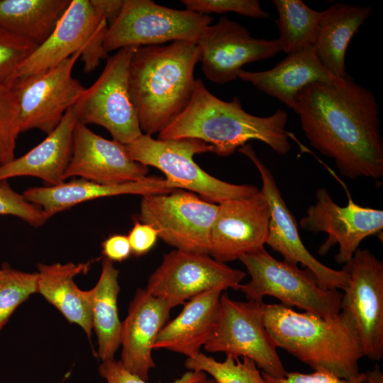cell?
<instances>
[{
  "mask_svg": "<svg viewBox=\"0 0 383 383\" xmlns=\"http://www.w3.org/2000/svg\"><path fill=\"white\" fill-rule=\"evenodd\" d=\"M257 167L262 179L261 192L265 196L270 210L269 232L266 244L279 252L284 260L311 270L318 284L325 289H343L348 282L344 270L332 269L314 257L304 245L295 218L289 209L273 174L257 157L250 144L238 149Z\"/></svg>",
  "mask_w": 383,
  "mask_h": 383,
  "instance_id": "cell-15",
  "label": "cell"
},
{
  "mask_svg": "<svg viewBox=\"0 0 383 383\" xmlns=\"http://www.w3.org/2000/svg\"><path fill=\"white\" fill-rule=\"evenodd\" d=\"M250 280L241 284L240 290L248 300L262 301L265 296L278 299L288 307H297L323 318H333L340 311L342 294L336 289H325L314 274L298 265L280 261L265 248L239 258Z\"/></svg>",
  "mask_w": 383,
  "mask_h": 383,
  "instance_id": "cell-6",
  "label": "cell"
},
{
  "mask_svg": "<svg viewBox=\"0 0 383 383\" xmlns=\"http://www.w3.org/2000/svg\"><path fill=\"white\" fill-rule=\"evenodd\" d=\"M262 311L265 326L277 348L314 371L345 379L360 374L364 351L354 323L344 313L326 318L282 304H263Z\"/></svg>",
  "mask_w": 383,
  "mask_h": 383,
  "instance_id": "cell-4",
  "label": "cell"
},
{
  "mask_svg": "<svg viewBox=\"0 0 383 383\" xmlns=\"http://www.w3.org/2000/svg\"><path fill=\"white\" fill-rule=\"evenodd\" d=\"M278 12L276 24L282 50L289 54L313 46L321 11L301 0H272Z\"/></svg>",
  "mask_w": 383,
  "mask_h": 383,
  "instance_id": "cell-29",
  "label": "cell"
},
{
  "mask_svg": "<svg viewBox=\"0 0 383 383\" xmlns=\"http://www.w3.org/2000/svg\"><path fill=\"white\" fill-rule=\"evenodd\" d=\"M245 276V272L231 268L209 254L175 249L163 256L145 289L172 309L212 289L238 290Z\"/></svg>",
  "mask_w": 383,
  "mask_h": 383,
  "instance_id": "cell-12",
  "label": "cell"
},
{
  "mask_svg": "<svg viewBox=\"0 0 383 383\" xmlns=\"http://www.w3.org/2000/svg\"><path fill=\"white\" fill-rule=\"evenodd\" d=\"M370 6L335 3L321 11L313 48L316 55L333 77L343 78L348 44L360 27L370 16Z\"/></svg>",
  "mask_w": 383,
  "mask_h": 383,
  "instance_id": "cell-25",
  "label": "cell"
},
{
  "mask_svg": "<svg viewBox=\"0 0 383 383\" xmlns=\"http://www.w3.org/2000/svg\"><path fill=\"white\" fill-rule=\"evenodd\" d=\"M211 21L209 15L168 8L150 0H124L119 16L108 26L104 50L108 54L129 46L196 43Z\"/></svg>",
  "mask_w": 383,
  "mask_h": 383,
  "instance_id": "cell-7",
  "label": "cell"
},
{
  "mask_svg": "<svg viewBox=\"0 0 383 383\" xmlns=\"http://www.w3.org/2000/svg\"><path fill=\"white\" fill-rule=\"evenodd\" d=\"M292 109L311 145L343 176H383V143L374 94L348 74L316 82L300 91Z\"/></svg>",
  "mask_w": 383,
  "mask_h": 383,
  "instance_id": "cell-1",
  "label": "cell"
},
{
  "mask_svg": "<svg viewBox=\"0 0 383 383\" xmlns=\"http://www.w3.org/2000/svg\"><path fill=\"white\" fill-rule=\"evenodd\" d=\"M148 172L147 166L130 157L125 145L106 139L78 121L65 181L77 177L98 184L115 185L143 180Z\"/></svg>",
  "mask_w": 383,
  "mask_h": 383,
  "instance_id": "cell-18",
  "label": "cell"
},
{
  "mask_svg": "<svg viewBox=\"0 0 383 383\" xmlns=\"http://www.w3.org/2000/svg\"><path fill=\"white\" fill-rule=\"evenodd\" d=\"M102 253L111 261L121 262L128 259L131 253L127 235H113L101 243Z\"/></svg>",
  "mask_w": 383,
  "mask_h": 383,
  "instance_id": "cell-39",
  "label": "cell"
},
{
  "mask_svg": "<svg viewBox=\"0 0 383 383\" xmlns=\"http://www.w3.org/2000/svg\"><path fill=\"white\" fill-rule=\"evenodd\" d=\"M99 374L107 383H150L127 370L121 361L110 359L102 361L99 367ZM205 372L190 370L180 378L167 383H196ZM162 383V382H158Z\"/></svg>",
  "mask_w": 383,
  "mask_h": 383,
  "instance_id": "cell-36",
  "label": "cell"
},
{
  "mask_svg": "<svg viewBox=\"0 0 383 383\" xmlns=\"http://www.w3.org/2000/svg\"><path fill=\"white\" fill-rule=\"evenodd\" d=\"M0 275V330L16 309L37 292L38 273L25 272L4 264Z\"/></svg>",
  "mask_w": 383,
  "mask_h": 383,
  "instance_id": "cell-31",
  "label": "cell"
},
{
  "mask_svg": "<svg viewBox=\"0 0 383 383\" xmlns=\"http://www.w3.org/2000/svg\"><path fill=\"white\" fill-rule=\"evenodd\" d=\"M348 205L340 206L326 189H318L315 204L309 206L306 216L299 221L300 227L306 231L328 235L319 247V255H326L333 245H338L335 260L343 265L353 257L365 238L379 234L383 229L382 210L361 206L348 192Z\"/></svg>",
  "mask_w": 383,
  "mask_h": 383,
  "instance_id": "cell-14",
  "label": "cell"
},
{
  "mask_svg": "<svg viewBox=\"0 0 383 383\" xmlns=\"http://www.w3.org/2000/svg\"><path fill=\"white\" fill-rule=\"evenodd\" d=\"M108 26L90 0H71L48 37L18 67L13 82L52 68L79 50H84L98 33Z\"/></svg>",
  "mask_w": 383,
  "mask_h": 383,
  "instance_id": "cell-19",
  "label": "cell"
},
{
  "mask_svg": "<svg viewBox=\"0 0 383 383\" xmlns=\"http://www.w3.org/2000/svg\"><path fill=\"white\" fill-rule=\"evenodd\" d=\"M71 0H0V28L42 43Z\"/></svg>",
  "mask_w": 383,
  "mask_h": 383,
  "instance_id": "cell-28",
  "label": "cell"
},
{
  "mask_svg": "<svg viewBox=\"0 0 383 383\" xmlns=\"http://www.w3.org/2000/svg\"><path fill=\"white\" fill-rule=\"evenodd\" d=\"M89 266V263L38 264L37 292L69 322L79 325L90 338L92 322L89 304L85 291L74 281V277L87 272Z\"/></svg>",
  "mask_w": 383,
  "mask_h": 383,
  "instance_id": "cell-26",
  "label": "cell"
},
{
  "mask_svg": "<svg viewBox=\"0 0 383 383\" xmlns=\"http://www.w3.org/2000/svg\"><path fill=\"white\" fill-rule=\"evenodd\" d=\"M78 121L73 106L42 142L25 155L0 165V180L27 176L38 178L47 186L65 182L64 174L72 155L74 130Z\"/></svg>",
  "mask_w": 383,
  "mask_h": 383,
  "instance_id": "cell-22",
  "label": "cell"
},
{
  "mask_svg": "<svg viewBox=\"0 0 383 383\" xmlns=\"http://www.w3.org/2000/svg\"><path fill=\"white\" fill-rule=\"evenodd\" d=\"M38 45L0 28V84L11 87L23 61Z\"/></svg>",
  "mask_w": 383,
  "mask_h": 383,
  "instance_id": "cell-33",
  "label": "cell"
},
{
  "mask_svg": "<svg viewBox=\"0 0 383 383\" xmlns=\"http://www.w3.org/2000/svg\"><path fill=\"white\" fill-rule=\"evenodd\" d=\"M196 43L202 72L216 84L235 80L245 64L269 59L282 50L278 39L253 38L245 27L226 16L208 26Z\"/></svg>",
  "mask_w": 383,
  "mask_h": 383,
  "instance_id": "cell-16",
  "label": "cell"
},
{
  "mask_svg": "<svg viewBox=\"0 0 383 383\" xmlns=\"http://www.w3.org/2000/svg\"><path fill=\"white\" fill-rule=\"evenodd\" d=\"M200 62L196 42L138 47L129 70V90L144 134L159 133L187 106Z\"/></svg>",
  "mask_w": 383,
  "mask_h": 383,
  "instance_id": "cell-3",
  "label": "cell"
},
{
  "mask_svg": "<svg viewBox=\"0 0 383 383\" xmlns=\"http://www.w3.org/2000/svg\"><path fill=\"white\" fill-rule=\"evenodd\" d=\"M1 269H0V275H1Z\"/></svg>",
  "mask_w": 383,
  "mask_h": 383,
  "instance_id": "cell-43",
  "label": "cell"
},
{
  "mask_svg": "<svg viewBox=\"0 0 383 383\" xmlns=\"http://www.w3.org/2000/svg\"><path fill=\"white\" fill-rule=\"evenodd\" d=\"M238 77L291 109L295 97L304 87L333 78L318 59L313 46L288 54L270 70L259 72L241 70Z\"/></svg>",
  "mask_w": 383,
  "mask_h": 383,
  "instance_id": "cell-24",
  "label": "cell"
},
{
  "mask_svg": "<svg viewBox=\"0 0 383 383\" xmlns=\"http://www.w3.org/2000/svg\"><path fill=\"white\" fill-rule=\"evenodd\" d=\"M179 189L166 179L148 177L146 179L121 184L106 185L78 179L55 186L35 187L26 189L23 194L50 217L78 204L102 197L123 194L144 196L168 194Z\"/></svg>",
  "mask_w": 383,
  "mask_h": 383,
  "instance_id": "cell-21",
  "label": "cell"
},
{
  "mask_svg": "<svg viewBox=\"0 0 383 383\" xmlns=\"http://www.w3.org/2000/svg\"><path fill=\"white\" fill-rule=\"evenodd\" d=\"M125 146L134 161L160 170L178 189L194 192L211 203L220 204L230 199L251 196L260 191L254 185L224 182L201 169L194 156L213 150L210 145L198 139H155L143 133Z\"/></svg>",
  "mask_w": 383,
  "mask_h": 383,
  "instance_id": "cell-5",
  "label": "cell"
},
{
  "mask_svg": "<svg viewBox=\"0 0 383 383\" xmlns=\"http://www.w3.org/2000/svg\"><path fill=\"white\" fill-rule=\"evenodd\" d=\"M20 133L16 94L11 87L0 84V165L15 158Z\"/></svg>",
  "mask_w": 383,
  "mask_h": 383,
  "instance_id": "cell-32",
  "label": "cell"
},
{
  "mask_svg": "<svg viewBox=\"0 0 383 383\" xmlns=\"http://www.w3.org/2000/svg\"><path fill=\"white\" fill-rule=\"evenodd\" d=\"M270 219V206L261 190L251 196L218 204L209 255L226 263L264 248Z\"/></svg>",
  "mask_w": 383,
  "mask_h": 383,
  "instance_id": "cell-17",
  "label": "cell"
},
{
  "mask_svg": "<svg viewBox=\"0 0 383 383\" xmlns=\"http://www.w3.org/2000/svg\"><path fill=\"white\" fill-rule=\"evenodd\" d=\"M218 205L177 189L142 196L138 221L152 226L158 238L177 250L209 254Z\"/></svg>",
  "mask_w": 383,
  "mask_h": 383,
  "instance_id": "cell-10",
  "label": "cell"
},
{
  "mask_svg": "<svg viewBox=\"0 0 383 383\" xmlns=\"http://www.w3.org/2000/svg\"><path fill=\"white\" fill-rule=\"evenodd\" d=\"M124 0H90L96 13L111 25L119 16Z\"/></svg>",
  "mask_w": 383,
  "mask_h": 383,
  "instance_id": "cell-40",
  "label": "cell"
},
{
  "mask_svg": "<svg viewBox=\"0 0 383 383\" xmlns=\"http://www.w3.org/2000/svg\"><path fill=\"white\" fill-rule=\"evenodd\" d=\"M184 366L189 370L209 374L216 383H265L262 373L255 362L248 357L226 356L223 362L199 353L187 357Z\"/></svg>",
  "mask_w": 383,
  "mask_h": 383,
  "instance_id": "cell-30",
  "label": "cell"
},
{
  "mask_svg": "<svg viewBox=\"0 0 383 383\" xmlns=\"http://www.w3.org/2000/svg\"><path fill=\"white\" fill-rule=\"evenodd\" d=\"M287 113L277 109L269 116L247 113L238 97L224 101L197 79L185 109L158 133L162 140L195 138L210 145L214 153L228 157L249 140H257L280 155L291 150L285 128Z\"/></svg>",
  "mask_w": 383,
  "mask_h": 383,
  "instance_id": "cell-2",
  "label": "cell"
},
{
  "mask_svg": "<svg viewBox=\"0 0 383 383\" xmlns=\"http://www.w3.org/2000/svg\"><path fill=\"white\" fill-rule=\"evenodd\" d=\"M366 374V383H383V373L378 365H375L372 370Z\"/></svg>",
  "mask_w": 383,
  "mask_h": 383,
  "instance_id": "cell-41",
  "label": "cell"
},
{
  "mask_svg": "<svg viewBox=\"0 0 383 383\" xmlns=\"http://www.w3.org/2000/svg\"><path fill=\"white\" fill-rule=\"evenodd\" d=\"M181 2L185 9L206 15L235 12L250 18L270 17V13L261 8L257 0H182Z\"/></svg>",
  "mask_w": 383,
  "mask_h": 383,
  "instance_id": "cell-35",
  "label": "cell"
},
{
  "mask_svg": "<svg viewBox=\"0 0 383 383\" xmlns=\"http://www.w3.org/2000/svg\"><path fill=\"white\" fill-rule=\"evenodd\" d=\"M171 309L162 299L146 289H138L121 322L120 361L127 370L144 380H148L150 370L155 366L152 346Z\"/></svg>",
  "mask_w": 383,
  "mask_h": 383,
  "instance_id": "cell-20",
  "label": "cell"
},
{
  "mask_svg": "<svg viewBox=\"0 0 383 383\" xmlns=\"http://www.w3.org/2000/svg\"><path fill=\"white\" fill-rule=\"evenodd\" d=\"M196 383H216V381L211 378L208 377L207 374L204 373L201 378Z\"/></svg>",
  "mask_w": 383,
  "mask_h": 383,
  "instance_id": "cell-42",
  "label": "cell"
},
{
  "mask_svg": "<svg viewBox=\"0 0 383 383\" xmlns=\"http://www.w3.org/2000/svg\"><path fill=\"white\" fill-rule=\"evenodd\" d=\"M137 48H122L109 57L97 79L74 105L79 122L104 128L123 145L143 134L129 90L130 63Z\"/></svg>",
  "mask_w": 383,
  "mask_h": 383,
  "instance_id": "cell-8",
  "label": "cell"
},
{
  "mask_svg": "<svg viewBox=\"0 0 383 383\" xmlns=\"http://www.w3.org/2000/svg\"><path fill=\"white\" fill-rule=\"evenodd\" d=\"M82 51L52 68L12 84L17 98L21 133L36 129L48 135L78 101L86 88L73 77L72 70Z\"/></svg>",
  "mask_w": 383,
  "mask_h": 383,
  "instance_id": "cell-11",
  "label": "cell"
},
{
  "mask_svg": "<svg viewBox=\"0 0 383 383\" xmlns=\"http://www.w3.org/2000/svg\"><path fill=\"white\" fill-rule=\"evenodd\" d=\"M265 383H366V374L363 372L350 379H340L332 374L314 371L313 373L287 372L281 378L271 377L261 372Z\"/></svg>",
  "mask_w": 383,
  "mask_h": 383,
  "instance_id": "cell-37",
  "label": "cell"
},
{
  "mask_svg": "<svg viewBox=\"0 0 383 383\" xmlns=\"http://www.w3.org/2000/svg\"><path fill=\"white\" fill-rule=\"evenodd\" d=\"M262 301L232 299L221 294L216 326L204 349L233 358L252 360L262 372L275 378L287 372L264 323Z\"/></svg>",
  "mask_w": 383,
  "mask_h": 383,
  "instance_id": "cell-9",
  "label": "cell"
},
{
  "mask_svg": "<svg viewBox=\"0 0 383 383\" xmlns=\"http://www.w3.org/2000/svg\"><path fill=\"white\" fill-rule=\"evenodd\" d=\"M348 282L343 289L340 311L353 321L365 357H383V262L369 250L358 248L343 265Z\"/></svg>",
  "mask_w": 383,
  "mask_h": 383,
  "instance_id": "cell-13",
  "label": "cell"
},
{
  "mask_svg": "<svg viewBox=\"0 0 383 383\" xmlns=\"http://www.w3.org/2000/svg\"><path fill=\"white\" fill-rule=\"evenodd\" d=\"M222 292L212 289L189 299L179 315L161 328L152 349H165L187 357L198 355L216 326Z\"/></svg>",
  "mask_w": 383,
  "mask_h": 383,
  "instance_id": "cell-23",
  "label": "cell"
},
{
  "mask_svg": "<svg viewBox=\"0 0 383 383\" xmlns=\"http://www.w3.org/2000/svg\"><path fill=\"white\" fill-rule=\"evenodd\" d=\"M127 237L131 253L139 257L147 254L154 247L158 233L150 225L135 220Z\"/></svg>",
  "mask_w": 383,
  "mask_h": 383,
  "instance_id": "cell-38",
  "label": "cell"
},
{
  "mask_svg": "<svg viewBox=\"0 0 383 383\" xmlns=\"http://www.w3.org/2000/svg\"><path fill=\"white\" fill-rule=\"evenodd\" d=\"M0 215L16 216L34 227L44 225L50 218L41 207L13 189L8 180H0Z\"/></svg>",
  "mask_w": 383,
  "mask_h": 383,
  "instance_id": "cell-34",
  "label": "cell"
},
{
  "mask_svg": "<svg viewBox=\"0 0 383 383\" xmlns=\"http://www.w3.org/2000/svg\"><path fill=\"white\" fill-rule=\"evenodd\" d=\"M118 274L113 262L104 257L96 284L85 291L91 310L92 328L98 339L97 356L102 361L113 359L121 345V322L117 306L120 291Z\"/></svg>",
  "mask_w": 383,
  "mask_h": 383,
  "instance_id": "cell-27",
  "label": "cell"
}]
</instances>
